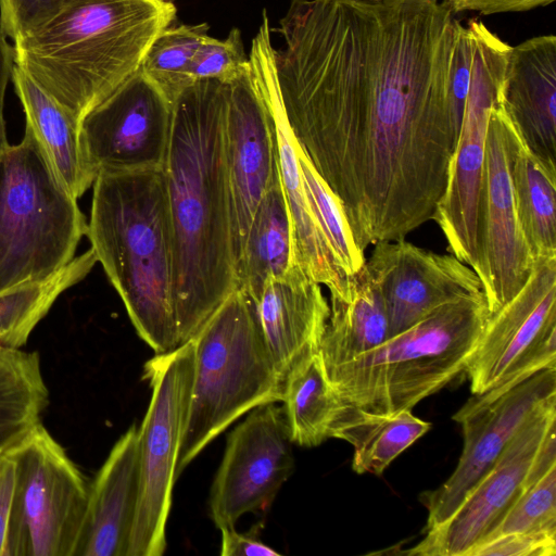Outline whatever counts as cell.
I'll list each match as a JSON object with an SVG mask.
<instances>
[{"mask_svg": "<svg viewBox=\"0 0 556 556\" xmlns=\"http://www.w3.org/2000/svg\"><path fill=\"white\" fill-rule=\"evenodd\" d=\"M444 0H291L274 49L289 128L362 251L432 219L462 123Z\"/></svg>", "mask_w": 556, "mask_h": 556, "instance_id": "obj_1", "label": "cell"}, {"mask_svg": "<svg viewBox=\"0 0 556 556\" xmlns=\"http://www.w3.org/2000/svg\"><path fill=\"white\" fill-rule=\"evenodd\" d=\"M226 109V84L215 79L194 80L173 100L163 169L174 236L179 345L238 288Z\"/></svg>", "mask_w": 556, "mask_h": 556, "instance_id": "obj_2", "label": "cell"}, {"mask_svg": "<svg viewBox=\"0 0 556 556\" xmlns=\"http://www.w3.org/2000/svg\"><path fill=\"white\" fill-rule=\"evenodd\" d=\"M175 0H65L13 42L14 64L80 119L141 64Z\"/></svg>", "mask_w": 556, "mask_h": 556, "instance_id": "obj_3", "label": "cell"}, {"mask_svg": "<svg viewBox=\"0 0 556 556\" xmlns=\"http://www.w3.org/2000/svg\"><path fill=\"white\" fill-rule=\"evenodd\" d=\"M86 236L140 338L156 354L176 349L174 236L164 169L99 172Z\"/></svg>", "mask_w": 556, "mask_h": 556, "instance_id": "obj_4", "label": "cell"}, {"mask_svg": "<svg viewBox=\"0 0 556 556\" xmlns=\"http://www.w3.org/2000/svg\"><path fill=\"white\" fill-rule=\"evenodd\" d=\"M490 316L484 293L446 303L345 363L325 368L338 397L374 414L410 409L464 371Z\"/></svg>", "mask_w": 556, "mask_h": 556, "instance_id": "obj_5", "label": "cell"}, {"mask_svg": "<svg viewBox=\"0 0 556 556\" xmlns=\"http://www.w3.org/2000/svg\"><path fill=\"white\" fill-rule=\"evenodd\" d=\"M194 368L176 476L236 419L282 401L283 381L263 338L252 300L233 290L192 338Z\"/></svg>", "mask_w": 556, "mask_h": 556, "instance_id": "obj_6", "label": "cell"}, {"mask_svg": "<svg viewBox=\"0 0 556 556\" xmlns=\"http://www.w3.org/2000/svg\"><path fill=\"white\" fill-rule=\"evenodd\" d=\"M88 223L29 126L0 157V291L67 265Z\"/></svg>", "mask_w": 556, "mask_h": 556, "instance_id": "obj_7", "label": "cell"}, {"mask_svg": "<svg viewBox=\"0 0 556 556\" xmlns=\"http://www.w3.org/2000/svg\"><path fill=\"white\" fill-rule=\"evenodd\" d=\"M194 344L189 340L147 362L143 378L152 396L138 429L139 495L127 556H161L189 414Z\"/></svg>", "mask_w": 556, "mask_h": 556, "instance_id": "obj_8", "label": "cell"}, {"mask_svg": "<svg viewBox=\"0 0 556 556\" xmlns=\"http://www.w3.org/2000/svg\"><path fill=\"white\" fill-rule=\"evenodd\" d=\"M7 452L15 463L8 556H77L89 493L79 469L41 422Z\"/></svg>", "mask_w": 556, "mask_h": 556, "instance_id": "obj_9", "label": "cell"}, {"mask_svg": "<svg viewBox=\"0 0 556 556\" xmlns=\"http://www.w3.org/2000/svg\"><path fill=\"white\" fill-rule=\"evenodd\" d=\"M471 48V78L463 123L450 161L446 187L432 220L442 230L447 251L478 275V210L483 180L490 112L501 94L510 46L481 21L467 25Z\"/></svg>", "mask_w": 556, "mask_h": 556, "instance_id": "obj_10", "label": "cell"}, {"mask_svg": "<svg viewBox=\"0 0 556 556\" xmlns=\"http://www.w3.org/2000/svg\"><path fill=\"white\" fill-rule=\"evenodd\" d=\"M556 367V256L539 257L519 292L490 316L464 371L472 394Z\"/></svg>", "mask_w": 556, "mask_h": 556, "instance_id": "obj_11", "label": "cell"}, {"mask_svg": "<svg viewBox=\"0 0 556 556\" xmlns=\"http://www.w3.org/2000/svg\"><path fill=\"white\" fill-rule=\"evenodd\" d=\"M517 136L500 94L488 123L477 231L478 277L490 313L519 292L535 261L522 233L515 203L511 162Z\"/></svg>", "mask_w": 556, "mask_h": 556, "instance_id": "obj_12", "label": "cell"}, {"mask_svg": "<svg viewBox=\"0 0 556 556\" xmlns=\"http://www.w3.org/2000/svg\"><path fill=\"white\" fill-rule=\"evenodd\" d=\"M556 397V367L506 387L472 396L453 415L464 447L453 473L437 489L420 494L428 510L425 532L443 523L491 468L526 419Z\"/></svg>", "mask_w": 556, "mask_h": 556, "instance_id": "obj_13", "label": "cell"}, {"mask_svg": "<svg viewBox=\"0 0 556 556\" xmlns=\"http://www.w3.org/2000/svg\"><path fill=\"white\" fill-rule=\"evenodd\" d=\"M172 124L173 101L139 67L81 118L86 159L96 174L163 169Z\"/></svg>", "mask_w": 556, "mask_h": 556, "instance_id": "obj_14", "label": "cell"}, {"mask_svg": "<svg viewBox=\"0 0 556 556\" xmlns=\"http://www.w3.org/2000/svg\"><path fill=\"white\" fill-rule=\"evenodd\" d=\"M292 443L276 403L253 408L232 429L210 495L211 518L219 530L271 505L293 471Z\"/></svg>", "mask_w": 556, "mask_h": 556, "instance_id": "obj_15", "label": "cell"}, {"mask_svg": "<svg viewBox=\"0 0 556 556\" xmlns=\"http://www.w3.org/2000/svg\"><path fill=\"white\" fill-rule=\"evenodd\" d=\"M556 397L539 406L510 439L501 455L440 526L426 531L412 556H467L493 530L521 493L534 455L552 424Z\"/></svg>", "mask_w": 556, "mask_h": 556, "instance_id": "obj_16", "label": "cell"}, {"mask_svg": "<svg viewBox=\"0 0 556 556\" xmlns=\"http://www.w3.org/2000/svg\"><path fill=\"white\" fill-rule=\"evenodd\" d=\"M374 245L364 267L383 300L389 337L446 303L483 293L478 275L453 255L404 239Z\"/></svg>", "mask_w": 556, "mask_h": 556, "instance_id": "obj_17", "label": "cell"}, {"mask_svg": "<svg viewBox=\"0 0 556 556\" xmlns=\"http://www.w3.org/2000/svg\"><path fill=\"white\" fill-rule=\"evenodd\" d=\"M226 155L238 269L254 212L280 172L274 121L250 61L226 84Z\"/></svg>", "mask_w": 556, "mask_h": 556, "instance_id": "obj_18", "label": "cell"}, {"mask_svg": "<svg viewBox=\"0 0 556 556\" xmlns=\"http://www.w3.org/2000/svg\"><path fill=\"white\" fill-rule=\"evenodd\" d=\"M249 61L274 121L280 177L292 224L295 263L316 282L325 285L331 298L346 299L351 294L349 277L339 270L303 186L294 138L279 97L271 41H254Z\"/></svg>", "mask_w": 556, "mask_h": 556, "instance_id": "obj_19", "label": "cell"}, {"mask_svg": "<svg viewBox=\"0 0 556 556\" xmlns=\"http://www.w3.org/2000/svg\"><path fill=\"white\" fill-rule=\"evenodd\" d=\"M501 102L530 151L556 169V37L544 35L511 47Z\"/></svg>", "mask_w": 556, "mask_h": 556, "instance_id": "obj_20", "label": "cell"}, {"mask_svg": "<svg viewBox=\"0 0 556 556\" xmlns=\"http://www.w3.org/2000/svg\"><path fill=\"white\" fill-rule=\"evenodd\" d=\"M253 304L267 349L285 379L298 361L319 351L330 306L320 285L299 264L283 276L268 277Z\"/></svg>", "mask_w": 556, "mask_h": 556, "instance_id": "obj_21", "label": "cell"}, {"mask_svg": "<svg viewBox=\"0 0 556 556\" xmlns=\"http://www.w3.org/2000/svg\"><path fill=\"white\" fill-rule=\"evenodd\" d=\"M138 495V428L132 425L89 485L77 556H127Z\"/></svg>", "mask_w": 556, "mask_h": 556, "instance_id": "obj_22", "label": "cell"}, {"mask_svg": "<svg viewBox=\"0 0 556 556\" xmlns=\"http://www.w3.org/2000/svg\"><path fill=\"white\" fill-rule=\"evenodd\" d=\"M11 80L23 106L26 125L48 155L60 181L78 200L97 176L83 149L80 119L15 64Z\"/></svg>", "mask_w": 556, "mask_h": 556, "instance_id": "obj_23", "label": "cell"}, {"mask_svg": "<svg viewBox=\"0 0 556 556\" xmlns=\"http://www.w3.org/2000/svg\"><path fill=\"white\" fill-rule=\"evenodd\" d=\"M430 428V422L416 417L410 409L374 414L341 401L330 424L329 438L353 446L352 468L356 473L380 476Z\"/></svg>", "mask_w": 556, "mask_h": 556, "instance_id": "obj_24", "label": "cell"}, {"mask_svg": "<svg viewBox=\"0 0 556 556\" xmlns=\"http://www.w3.org/2000/svg\"><path fill=\"white\" fill-rule=\"evenodd\" d=\"M294 264L292 224L279 174L251 220L237 269L238 288L256 302L266 279L283 276Z\"/></svg>", "mask_w": 556, "mask_h": 556, "instance_id": "obj_25", "label": "cell"}, {"mask_svg": "<svg viewBox=\"0 0 556 556\" xmlns=\"http://www.w3.org/2000/svg\"><path fill=\"white\" fill-rule=\"evenodd\" d=\"M348 299H331L319 354L329 368L369 351L389 338L383 300L365 267L349 277Z\"/></svg>", "mask_w": 556, "mask_h": 556, "instance_id": "obj_26", "label": "cell"}, {"mask_svg": "<svg viewBox=\"0 0 556 556\" xmlns=\"http://www.w3.org/2000/svg\"><path fill=\"white\" fill-rule=\"evenodd\" d=\"M511 179L518 219L534 260L556 256V169L534 155L519 134Z\"/></svg>", "mask_w": 556, "mask_h": 556, "instance_id": "obj_27", "label": "cell"}, {"mask_svg": "<svg viewBox=\"0 0 556 556\" xmlns=\"http://www.w3.org/2000/svg\"><path fill=\"white\" fill-rule=\"evenodd\" d=\"M283 413L291 441L313 447L329 438L330 424L341 404L319 351L298 361L283 381Z\"/></svg>", "mask_w": 556, "mask_h": 556, "instance_id": "obj_28", "label": "cell"}, {"mask_svg": "<svg viewBox=\"0 0 556 556\" xmlns=\"http://www.w3.org/2000/svg\"><path fill=\"white\" fill-rule=\"evenodd\" d=\"M48 403L38 353L0 348V452L41 422Z\"/></svg>", "mask_w": 556, "mask_h": 556, "instance_id": "obj_29", "label": "cell"}, {"mask_svg": "<svg viewBox=\"0 0 556 556\" xmlns=\"http://www.w3.org/2000/svg\"><path fill=\"white\" fill-rule=\"evenodd\" d=\"M97 260L92 250L75 256L53 275L0 291V348L20 349L56 299L81 281Z\"/></svg>", "mask_w": 556, "mask_h": 556, "instance_id": "obj_30", "label": "cell"}, {"mask_svg": "<svg viewBox=\"0 0 556 556\" xmlns=\"http://www.w3.org/2000/svg\"><path fill=\"white\" fill-rule=\"evenodd\" d=\"M294 144L308 203L339 270L345 277H350L364 266V251L353 238L339 200L318 175L295 139Z\"/></svg>", "mask_w": 556, "mask_h": 556, "instance_id": "obj_31", "label": "cell"}, {"mask_svg": "<svg viewBox=\"0 0 556 556\" xmlns=\"http://www.w3.org/2000/svg\"><path fill=\"white\" fill-rule=\"evenodd\" d=\"M206 23L168 26L152 41L140 70L173 101L189 84V67L200 45L206 39Z\"/></svg>", "mask_w": 556, "mask_h": 556, "instance_id": "obj_32", "label": "cell"}, {"mask_svg": "<svg viewBox=\"0 0 556 556\" xmlns=\"http://www.w3.org/2000/svg\"><path fill=\"white\" fill-rule=\"evenodd\" d=\"M513 533L556 535V467L521 491L482 542Z\"/></svg>", "mask_w": 556, "mask_h": 556, "instance_id": "obj_33", "label": "cell"}, {"mask_svg": "<svg viewBox=\"0 0 556 556\" xmlns=\"http://www.w3.org/2000/svg\"><path fill=\"white\" fill-rule=\"evenodd\" d=\"M248 61L241 31L232 28L225 39L206 37L193 56L189 76L192 81L215 79L227 84L240 74Z\"/></svg>", "mask_w": 556, "mask_h": 556, "instance_id": "obj_34", "label": "cell"}, {"mask_svg": "<svg viewBox=\"0 0 556 556\" xmlns=\"http://www.w3.org/2000/svg\"><path fill=\"white\" fill-rule=\"evenodd\" d=\"M65 0H0V34L13 42L48 22Z\"/></svg>", "mask_w": 556, "mask_h": 556, "instance_id": "obj_35", "label": "cell"}, {"mask_svg": "<svg viewBox=\"0 0 556 556\" xmlns=\"http://www.w3.org/2000/svg\"><path fill=\"white\" fill-rule=\"evenodd\" d=\"M556 535L544 533H513L486 540L467 556H554Z\"/></svg>", "mask_w": 556, "mask_h": 556, "instance_id": "obj_36", "label": "cell"}, {"mask_svg": "<svg viewBox=\"0 0 556 556\" xmlns=\"http://www.w3.org/2000/svg\"><path fill=\"white\" fill-rule=\"evenodd\" d=\"M15 480V463L0 452V556H8V535Z\"/></svg>", "mask_w": 556, "mask_h": 556, "instance_id": "obj_37", "label": "cell"}, {"mask_svg": "<svg viewBox=\"0 0 556 556\" xmlns=\"http://www.w3.org/2000/svg\"><path fill=\"white\" fill-rule=\"evenodd\" d=\"M455 13L460 11H478L481 14L503 12H520L544 7L555 0H446Z\"/></svg>", "mask_w": 556, "mask_h": 556, "instance_id": "obj_38", "label": "cell"}, {"mask_svg": "<svg viewBox=\"0 0 556 556\" xmlns=\"http://www.w3.org/2000/svg\"><path fill=\"white\" fill-rule=\"evenodd\" d=\"M222 556H280L278 552L250 534H242L235 527L222 528Z\"/></svg>", "mask_w": 556, "mask_h": 556, "instance_id": "obj_39", "label": "cell"}, {"mask_svg": "<svg viewBox=\"0 0 556 556\" xmlns=\"http://www.w3.org/2000/svg\"><path fill=\"white\" fill-rule=\"evenodd\" d=\"M14 65V49L7 38L0 34V157L8 147L4 121V97L5 90L11 79V73Z\"/></svg>", "mask_w": 556, "mask_h": 556, "instance_id": "obj_40", "label": "cell"}]
</instances>
